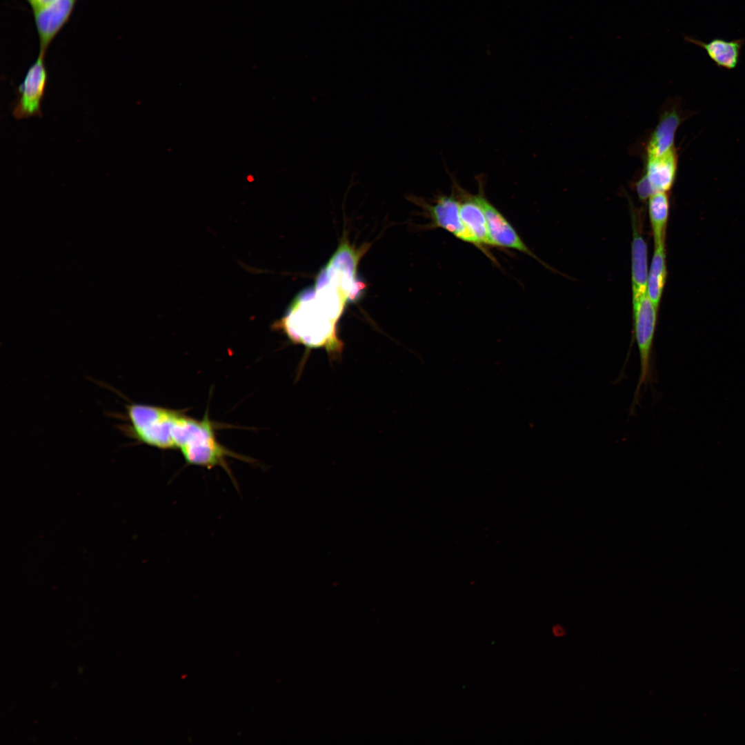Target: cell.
Returning a JSON list of instances; mask_svg holds the SVG:
<instances>
[{"label": "cell", "instance_id": "obj_1", "mask_svg": "<svg viewBox=\"0 0 745 745\" xmlns=\"http://www.w3.org/2000/svg\"><path fill=\"white\" fill-rule=\"evenodd\" d=\"M315 292L314 299L298 297L274 326L292 343L308 348H324L330 357L336 358L344 347L336 325L345 302L328 287L316 286Z\"/></svg>", "mask_w": 745, "mask_h": 745}, {"label": "cell", "instance_id": "obj_2", "mask_svg": "<svg viewBox=\"0 0 745 745\" xmlns=\"http://www.w3.org/2000/svg\"><path fill=\"white\" fill-rule=\"evenodd\" d=\"M634 334L639 355L640 372L634 393L631 410H634L639 404L641 393L653 381V346L657 326V308L655 307L647 294L633 303Z\"/></svg>", "mask_w": 745, "mask_h": 745}, {"label": "cell", "instance_id": "obj_3", "mask_svg": "<svg viewBox=\"0 0 745 745\" xmlns=\"http://www.w3.org/2000/svg\"><path fill=\"white\" fill-rule=\"evenodd\" d=\"M417 200V203L422 207L430 219V226L442 228L459 240L470 244L481 250L479 244L461 219L459 200L454 189L449 195L437 196L432 203L419 199Z\"/></svg>", "mask_w": 745, "mask_h": 745}, {"label": "cell", "instance_id": "obj_4", "mask_svg": "<svg viewBox=\"0 0 745 745\" xmlns=\"http://www.w3.org/2000/svg\"><path fill=\"white\" fill-rule=\"evenodd\" d=\"M44 57V54L39 53L18 88L19 96L12 110V115L16 119L42 115L41 103L48 78Z\"/></svg>", "mask_w": 745, "mask_h": 745}, {"label": "cell", "instance_id": "obj_5", "mask_svg": "<svg viewBox=\"0 0 745 745\" xmlns=\"http://www.w3.org/2000/svg\"><path fill=\"white\" fill-rule=\"evenodd\" d=\"M479 184L477 195L486 219L491 245L520 251L542 263V261L526 246L506 217L488 201L484 195V186L481 183Z\"/></svg>", "mask_w": 745, "mask_h": 745}, {"label": "cell", "instance_id": "obj_6", "mask_svg": "<svg viewBox=\"0 0 745 745\" xmlns=\"http://www.w3.org/2000/svg\"><path fill=\"white\" fill-rule=\"evenodd\" d=\"M74 3L75 0H56L33 11L39 52L46 54L54 38L69 20Z\"/></svg>", "mask_w": 745, "mask_h": 745}, {"label": "cell", "instance_id": "obj_7", "mask_svg": "<svg viewBox=\"0 0 745 745\" xmlns=\"http://www.w3.org/2000/svg\"><path fill=\"white\" fill-rule=\"evenodd\" d=\"M453 188L459 200V214L464 224L479 244L481 251L493 262L497 263L487 248L492 245L486 219L478 195H471L457 184Z\"/></svg>", "mask_w": 745, "mask_h": 745}, {"label": "cell", "instance_id": "obj_8", "mask_svg": "<svg viewBox=\"0 0 745 745\" xmlns=\"http://www.w3.org/2000/svg\"><path fill=\"white\" fill-rule=\"evenodd\" d=\"M684 120L681 110L675 106L662 114L646 146L647 157L661 156L675 148V134Z\"/></svg>", "mask_w": 745, "mask_h": 745}, {"label": "cell", "instance_id": "obj_9", "mask_svg": "<svg viewBox=\"0 0 745 745\" xmlns=\"http://www.w3.org/2000/svg\"><path fill=\"white\" fill-rule=\"evenodd\" d=\"M684 39L687 42L704 50L708 57L718 68L729 70L735 68L738 65L745 43L744 39L728 41L716 37L708 42L692 37L685 36Z\"/></svg>", "mask_w": 745, "mask_h": 745}, {"label": "cell", "instance_id": "obj_10", "mask_svg": "<svg viewBox=\"0 0 745 745\" xmlns=\"http://www.w3.org/2000/svg\"><path fill=\"white\" fill-rule=\"evenodd\" d=\"M677 163L678 155L675 148L661 156L647 157L644 175L653 194L667 192L673 187Z\"/></svg>", "mask_w": 745, "mask_h": 745}, {"label": "cell", "instance_id": "obj_11", "mask_svg": "<svg viewBox=\"0 0 745 745\" xmlns=\"http://www.w3.org/2000/svg\"><path fill=\"white\" fill-rule=\"evenodd\" d=\"M631 243V281L633 303L647 294L648 253L647 246L641 232L633 226Z\"/></svg>", "mask_w": 745, "mask_h": 745}, {"label": "cell", "instance_id": "obj_12", "mask_svg": "<svg viewBox=\"0 0 745 745\" xmlns=\"http://www.w3.org/2000/svg\"><path fill=\"white\" fill-rule=\"evenodd\" d=\"M648 214L655 246L665 244L666 229L669 212L667 192H657L648 199Z\"/></svg>", "mask_w": 745, "mask_h": 745}, {"label": "cell", "instance_id": "obj_13", "mask_svg": "<svg viewBox=\"0 0 745 745\" xmlns=\"http://www.w3.org/2000/svg\"><path fill=\"white\" fill-rule=\"evenodd\" d=\"M666 278L665 244L655 246L648 275L647 295L658 308Z\"/></svg>", "mask_w": 745, "mask_h": 745}, {"label": "cell", "instance_id": "obj_14", "mask_svg": "<svg viewBox=\"0 0 745 745\" xmlns=\"http://www.w3.org/2000/svg\"><path fill=\"white\" fill-rule=\"evenodd\" d=\"M635 189L637 194L641 200L648 199L653 195L651 187L644 175L636 183Z\"/></svg>", "mask_w": 745, "mask_h": 745}, {"label": "cell", "instance_id": "obj_15", "mask_svg": "<svg viewBox=\"0 0 745 745\" xmlns=\"http://www.w3.org/2000/svg\"><path fill=\"white\" fill-rule=\"evenodd\" d=\"M56 0H26L32 10L39 9Z\"/></svg>", "mask_w": 745, "mask_h": 745}, {"label": "cell", "instance_id": "obj_16", "mask_svg": "<svg viewBox=\"0 0 745 745\" xmlns=\"http://www.w3.org/2000/svg\"><path fill=\"white\" fill-rule=\"evenodd\" d=\"M552 633L555 637H561L565 635L566 630L559 624H556L552 627Z\"/></svg>", "mask_w": 745, "mask_h": 745}]
</instances>
